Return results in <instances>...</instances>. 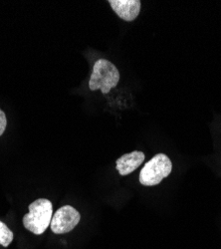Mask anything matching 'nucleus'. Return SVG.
Masks as SVG:
<instances>
[{
	"instance_id": "obj_1",
	"label": "nucleus",
	"mask_w": 221,
	"mask_h": 249,
	"mask_svg": "<svg viewBox=\"0 0 221 249\" xmlns=\"http://www.w3.org/2000/svg\"><path fill=\"white\" fill-rule=\"evenodd\" d=\"M52 216V202L45 198H39L29 205V213L23 216V225L34 234H42L50 226Z\"/></svg>"
},
{
	"instance_id": "obj_2",
	"label": "nucleus",
	"mask_w": 221,
	"mask_h": 249,
	"mask_svg": "<svg viewBox=\"0 0 221 249\" xmlns=\"http://www.w3.org/2000/svg\"><path fill=\"white\" fill-rule=\"evenodd\" d=\"M119 78V72L112 62L106 59H99L94 64L89 87L91 91L101 90L103 94H108L117 87Z\"/></svg>"
},
{
	"instance_id": "obj_3",
	"label": "nucleus",
	"mask_w": 221,
	"mask_h": 249,
	"mask_svg": "<svg viewBox=\"0 0 221 249\" xmlns=\"http://www.w3.org/2000/svg\"><path fill=\"white\" fill-rule=\"evenodd\" d=\"M172 171V162L165 154H157L150 160L139 173V182L145 186H153L162 182Z\"/></svg>"
},
{
	"instance_id": "obj_4",
	"label": "nucleus",
	"mask_w": 221,
	"mask_h": 249,
	"mask_svg": "<svg viewBox=\"0 0 221 249\" xmlns=\"http://www.w3.org/2000/svg\"><path fill=\"white\" fill-rule=\"evenodd\" d=\"M81 219L79 212L71 205H64L54 213L50 227L55 234L70 232L78 225Z\"/></svg>"
},
{
	"instance_id": "obj_5",
	"label": "nucleus",
	"mask_w": 221,
	"mask_h": 249,
	"mask_svg": "<svg viewBox=\"0 0 221 249\" xmlns=\"http://www.w3.org/2000/svg\"><path fill=\"white\" fill-rule=\"evenodd\" d=\"M111 7L124 21L131 22L138 16L142 7L139 0H110Z\"/></svg>"
},
{
	"instance_id": "obj_6",
	"label": "nucleus",
	"mask_w": 221,
	"mask_h": 249,
	"mask_svg": "<svg viewBox=\"0 0 221 249\" xmlns=\"http://www.w3.org/2000/svg\"><path fill=\"white\" fill-rule=\"evenodd\" d=\"M145 158V154L138 151L125 154L117 160L116 169L120 176H128L135 172L144 162Z\"/></svg>"
},
{
	"instance_id": "obj_7",
	"label": "nucleus",
	"mask_w": 221,
	"mask_h": 249,
	"mask_svg": "<svg viewBox=\"0 0 221 249\" xmlns=\"http://www.w3.org/2000/svg\"><path fill=\"white\" fill-rule=\"evenodd\" d=\"M13 240V232L7 227L5 223L0 221V244L7 247Z\"/></svg>"
},
{
	"instance_id": "obj_8",
	"label": "nucleus",
	"mask_w": 221,
	"mask_h": 249,
	"mask_svg": "<svg viewBox=\"0 0 221 249\" xmlns=\"http://www.w3.org/2000/svg\"><path fill=\"white\" fill-rule=\"evenodd\" d=\"M6 126H7L6 116L2 110H0V136H2V134L4 133Z\"/></svg>"
}]
</instances>
